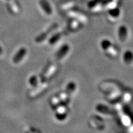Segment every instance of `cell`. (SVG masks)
I'll use <instances>...</instances> for the list:
<instances>
[{
    "instance_id": "obj_4",
    "label": "cell",
    "mask_w": 133,
    "mask_h": 133,
    "mask_svg": "<svg viewBox=\"0 0 133 133\" xmlns=\"http://www.w3.org/2000/svg\"><path fill=\"white\" fill-rule=\"evenodd\" d=\"M1 48H0V53H1Z\"/></svg>"
},
{
    "instance_id": "obj_2",
    "label": "cell",
    "mask_w": 133,
    "mask_h": 133,
    "mask_svg": "<svg viewBox=\"0 0 133 133\" xmlns=\"http://www.w3.org/2000/svg\"><path fill=\"white\" fill-rule=\"evenodd\" d=\"M26 54V49L25 48H22V49L20 50V51L17 53L16 56H14V59H13V61H14V63H18L20 61H21L22 59L24 57V56Z\"/></svg>"
},
{
    "instance_id": "obj_1",
    "label": "cell",
    "mask_w": 133,
    "mask_h": 133,
    "mask_svg": "<svg viewBox=\"0 0 133 133\" xmlns=\"http://www.w3.org/2000/svg\"><path fill=\"white\" fill-rule=\"evenodd\" d=\"M46 86H47V84H46V83H43V84H41V85L38 86L36 89H33V91H31V92H30L29 95L31 97H35V96H36V95H38V94H39V93L42 92L44 89H45Z\"/></svg>"
},
{
    "instance_id": "obj_3",
    "label": "cell",
    "mask_w": 133,
    "mask_h": 133,
    "mask_svg": "<svg viewBox=\"0 0 133 133\" xmlns=\"http://www.w3.org/2000/svg\"><path fill=\"white\" fill-rule=\"evenodd\" d=\"M56 70V66L55 65H52L51 66V67L49 68V69L46 71V73L44 74V78H43V79H46L49 78L50 76H51L53 75V74L55 72Z\"/></svg>"
}]
</instances>
